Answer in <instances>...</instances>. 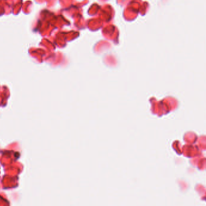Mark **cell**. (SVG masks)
<instances>
[]
</instances>
